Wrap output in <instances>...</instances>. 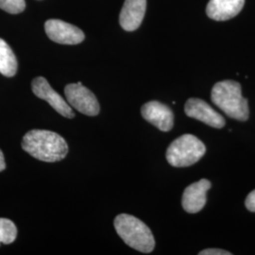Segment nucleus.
<instances>
[{
	"instance_id": "f257e3e1",
	"label": "nucleus",
	"mask_w": 255,
	"mask_h": 255,
	"mask_svg": "<svg viewBox=\"0 0 255 255\" xmlns=\"http://www.w3.org/2000/svg\"><path fill=\"white\" fill-rule=\"evenodd\" d=\"M22 148L37 160L46 163L59 162L68 152L64 138L51 130L31 129L22 140Z\"/></svg>"
},
{
	"instance_id": "f03ea898",
	"label": "nucleus",
	"mask_w": 255,
	"mask_h": 255,
	"mask_svg": "<svg viewBox=\"0 0 255 255\" xmlns=\"http://www.w3.org/2000/svg\"><path fill=\"white\" fill-rule=\"evenodd\" d=\"M211 99L215 105L228 117L239 121L249 119L248 100L242 97L241 85L236 81L217 82L211 92Z\"/></svg>"
},
{
	"instance_id": "7ed1b4c3",
	"label": "nucleus",
	"mask_w": 255,
	"mask_h": 255,
	"mask_svg": "<svg viewBox=\"0 0 255 255\" xmlns=\"http://www.w3.org/2000/svg\"><path fill=\"white\" fill-rule=\"evenodd\" d=\"M115 228L128 246L149 254L154 250L155 239L150 229L133 216L121 214L115 219Z\"/></svg>"
},
{
	"instance_id": "20e7f679",
	"label": "nucleus",
	"mask_w": 255,
	"mask_h": 255,
	"mask_svg": "<svg viewBox=\"0 0 255 255\" xmlns=\"http://www.w3.org/2000/svg\"><path fill=\"white\" fill-rule=\"evenodd\" d=\"M206 152L199 138L192 134L178 137L166 150V160L174 167H186L198 163Z\"/></svg>"
},
{
	"instance_id": "39448f33",
	"label": "nucleus",
	"mask_w": 255,
	"mask_h": 255,
	"mask_svg": "<svg viewBox=\"0 0 255 255\" xmlns=\"http://www.w3.org/2000/svg\"><path fill=\"white\" fill-rule=\"evenodd\" d=\"M67 103L80 113L88 117H96L100 113V103L96 96L82 82L67 84L64 88Z\"/></svg>"
},
{
	"instance_id": "423d86ee",
	"label": "nucleus",
	"mask_w": 255,
	"mask_h": 255,
	"mask_svg": "<svg viewBox=\"0 0 255 255\" xmlns=\"http://www.w3.org/2000/svg\"><path fill=\"white\" fill-rule=\"evenodd\" d=\"M31 89L34 95L39 99L46 101L53 109L66 119H73L75 113L71 106L64 101V98L60 96L44 77H38L31 83Z\"/></svg>"
},
{
	"instance_id": "0eeeda50",
	"label": "nucleus",
	"mask_w": 255,
	"mask_h": 255,
	"mask_svg": "<svg viewBox=\"0 0 255 255\" xmlns=\"http://www.w3.org/2000/svg\"><path fill=\"white\" fill-rule=\"evenodd\" d=\"M45 29L50 40L63 45L80 44L85 37L82 29L59 19L47 20Z\"/></svg>"
},
{
	"instance_id": "6e6552de",
	"label": "nucleus",
	"mask_w": 255,
	"mask_h": 255,
	"mask_svg": "<svg viewBox=\"0 0 255 255\" xmlns=\"http://www.w3.org/2000/svg\"><path fill=\"white\" fill-rule=\"evenodd\" d=\"M187 117L197 119L211 127L221 128L225 126V119L207 102L200 99H189L184 106Z\"/></svg>"
},
{
	"instance_id": "1a4fd4ad",
	"label": "nucleus",
	"mask_w": 255,
	"mask_h": 255,
	"mask_svg": "<svg viewBox=\"0 0 255 255\" xmlns=\"http://www.w3.org/2000/svg\"><path fill=\"white\" fill-rule=\"evenodd\" d=\"M141 114L144 119L162 131H169L173 128V112L164 103L149 101L142 106Z\"/></svg>"
},
{
	"instance_id": "9d476101",
	"label": "nucleus",
	"mask_w": 255,
	"mask_h": 255,
	"mask_svg": "<svg viewBox=\"0 0 255 255\" xmlns=\"http://www.w3.org/2000/svg\"><path fill=\"white\" fill-rule=\"evenodd\" d=\"M212 184L206 179H201L187 186L182 195V204L184 211L189 214H196L204 208L207 198L206 193Z\"/></svg>"
},
{
	"instance_id": "9b49d317",
	"label": "nucleus",
	"mask_w": 255,
	"mask_h": 255,
	"mask_svg": "<svg viewBox=\"0 0 255 255\" xmlns=\"http://www.w3.org/2000/svg\"><path fill=\"white\" fill-rule=\"evenodd\" d=\"M146 0H125L121 9L119 23L127 31H133L140 27L146 13Z\"/></svg>"
},
{
	"instance_id": "f8f14e48",
	"label": "nucleus",
	"mask_w": 255,
	"mask_h": 255,
	"mask_svg": "<svg viewBox=\"0 0 255 255\" xmlns=\"http://www.w3.org/2000/svg\"><path fill=\"white\" fill-rule=\"evenodd\" d=\"M245 5V0H210L206 7L208 17L216 21H227L236 17Z\"/></svg>"
},
{
	"instance_id": "ddd939ff",
	"label": "nucleus",
	"mask_w": 255,
	"mask_h": 255,
	"mask_svg": "<svg viewBox=\"0 0 255 255\" xmlns=\"http://www.w3.org/2000/svg\"><path fill=\"white\" fill-rule=\"evenodd\" d=\"M17 60L9 45L0 38V73L5 77H13L17 72Z\"/></svg>"
},
{
	"instance_id": "4468645a",
	"label": "nucleus",
	"mask_w": 255,
	"mask_h": 255,
	"mask_svg": "<svg viewBox=\"0 0 255 255\" xmlns=\"http://www.w3.org/2000/svg\"><path fill=\"white\" fill-rule=\"evenodd\" d=\"M17 237L15 224L7 219H0V244H10Z\"/></svg>"
},
{
	"instance_id": "2eb2a0df",
	"label": "nucleus",
	"mask_w": 255,
	"mask_h": 255,
	"mask_svg": "<svg viewBox=\"0 0 255 255\" xmlns=\"http://www.w3.org/2000/svg\"><path fill=\"white\" fill-rule=\"evenodd\" d=\"M25 0H0V9L9 13H20L25 9Z\"/></svg>"
},
{
	"instance_id": "dca6fc26",
	"label": "nucleus",
	"mask_w": 255,
	"mask_h": 255,
	"mask_svg": "<svg viewBox=\"0 0 255 255\" xmlns=\"http://www.w3.org/2000/svg\"><path fill=\"white\" fill-rule=\"evenodd\" d=\"M200 255H232V253L227 252V251H223V250H219V249H207V250H203L201 253H199Z\"/></svg>"
},
{
	"instance_id": "f3484780",
	"label": "nucleus",
	"mask_w": 255,
	"mask_h": 255,
	"mask_svg": "<svg viewBox=\"0 0 255 255\" xmlns=\"http://www.w3.org/2000/svg\"><path fill=\"white\" fill-rule=\"evenodd\" d=\"M245 205H246L247 209L253 213H255V189L248 195L246 201H245Z\"/></svg>"
},
{
	"instance_id": "a211bd4d",
	"label": "nucleus",
	"mask_w": 255,
	"mask_h": 255,
	"mask_svg": "<svg viewBox=\"0 0 255 255\" xmlns=\"http://www.w3.org/2000/svg\"><path fill=\"white\" fill-rule=\"evenodd\" d=\"M6 168V164H5V158L2 150L0 149V172L3 171Z\"/></svg>"
}]
</instances>
